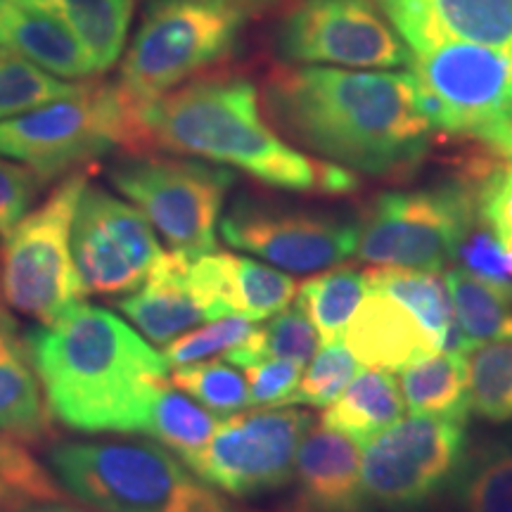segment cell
I'll list each match as a JSON object with an SVG mask.
<instances>
[{
    "mask_svg": "<svg viewBox=\"0 0 512 512\" xmlns=\"http://www.w3.org/2000/svg\"><path fill=\"white\" fill-rule=\"evenodd\" d=\"M264 107L294 147L354 174H401L430 147L411 72L285 64L266 79Z\"/></svg>",
    "mask_w": 512,
    "mask_h": 512,
    "instance_id": "obj_1",
    "label": "cell"
},
{
    "mask_svg": "<svg viewBox=\"0 0 512 512\" xmlns=\"http://www.w3.org/2000/svg\"><path fill=\"white\" fill-rule=\"evenodd\" d=\"M152 150L230 166L278 190L347 195L354 171L309 157L268 124L256 86L242 76H202L133 105L131 155Z\"/></svg>",
    "mask_w": 512,
    "mask_h": 512,
    "instance_id": "obj_2",
    "label": "cell"
},
{
    "mask_svg": "<svg viewBox=\"0 0 512 512\" xmlns=\"http://www.w3.org/2000/svg\"><path fill=\"white\" fill-rule=\"evenodd\" d=\"M27 349L48 413L74 432L140 434L169 382L164 354L117 313L83 302L31 330Z\"/></svg>",
    "mask_w": 512,
    "mask_h": 512,
    "instance_id": "obj_3",
    "label": "cell"
},
{
    "mask_svg": "<svg viewBox=\"0 0 512 512\" xmlns=\"http://www.w3.org/2000/svg\"><path fill=\"white\" fill-rule=\"evenodd\" d=\"M48 465L98 512H238L157 441H67L50 448Z\"/></svg>",
    "mask_w": 512,
    "mask_h": 512,
    "instance_id": "obj_4",
    "label": "cell"
},
{
    "mask_svg": "<svg viewBox=\"0 0 512 512\" xmlns=\"http://www.w3.org/2000/svg\"><path fill=\"white\" fill-rule=\"evenodd\" d=\"M252 12L221 0H152L117 86L133 105L162 98L233 53Z\"/></svg>",
    "mask_w": 512,
    "mask_h": 512,
    "instance_id": "obj_5",
    "label": "cell"
},
{
    "mask_svg": "<svg viewBox=\"0 0 512 512\" xmlns=\"http://www.w3.org/2000/svg\"><path fill=\"white\" fill-rule=\"evenodd\" d=\"M86 185V171H72L0 245V297L41 325L53 323L86 294L72 254L74 216Z\"/></svg>",
    "mask_w": 512,
    "mask_h": 512,
    "instance_id": "obj_6",
    "label": "cell"
},
{
    "mask_svg": "<svg viewBox=\"0 0 512 512\" xmlns=\"http://www.w3.org/2000/svg\"><path fill=\"white\" fill-rule=\"evenodd\" d=\"M131 143L133 102L117 83L86 81L74 95L0 121V157L29 166L46 183L114 147L131 152Z\"/></svg>",
    "mask_w": 512,
    "mask_h": 512,
    "instance_id": "obj_7",
    "label": "cell"
},
{
    "mask_svg": "<svg viewBox=\"0 0 512 512\" xmlns=\"http://www.w3.org/2000/svg\"><path fill=\"white\" fill-rule=\"evenodd\" d=\"M477 219L475 185L382 192L356 221V254L377 268L451 266Z\"/></svg>",
    "mask_w": 512,
    "mask_h": 512,
    "instance_id": "obj_8",
    "label": "cell"
},
{
    "mask_svg": "<svg viewBox=\"0 0 512 512\" xmlns=\"http://www.w3.org/2000/svg\"><path fill=\"white\" fill-rule=\"evenodd\" d=\"M110 181L124 200L143 211L171 252L188 261L219 252L223 202L235 183L228 169L147 152L114 164Z\"/></svg>",
    "mask_w": 512,
    "mask_h": 512,
    "instance_id": "obj_9",
    "label": "cell"
},
{
    "mask_svg": "<svg viewBox=\"0 0 512 512\" xmlns=\"http://www.w3.org/2000/svg\"><path fill=\"white\" fill-rule=\"evenodd\" d=\"M408 72L432 128L475 136L512 112V48L444 43L411 53Z\"/></svg>",
    "mask_w": 512,
    "mask_h": 512,
    "instance_id": "obj_10",
    "label": "cell"
},
{
    "mask_svg": "<svg viewBox=\"0 0 512 512\" xmlns=\"http://www.w3.org/2000/svg\"><path fill=\"white\" fill-rule=\"evenodd\" d=\"M467 451L465 422L413 415L377 434L361 458L363 489L373 508L415 512L456 477Z\"/></svg>",
    "mask_w": 512,
    "mask_h": 512,
    "instance_id": "obj_11",
    "label": "cell"
},
{
    "mask_svg": "<svg viewBox=\"0 0 512 512\" xmlns=\"http://www.w3.org/2000/svg\"><path fill=\"white\" fill-rule=\"evenodd\" d=\"M311 415L275 408L228 415L200 453L185 460L202 482L235 498L271 494L294 479L297 451L311 430Z\"/></svg>",
    "mask_w": 512,
    "mask_h": 512,
    "instance_id": "obj_12",
    "label": "cell"
},
{
    "mask_svg": "<svg viewBox=\"0 0 512 512\" xmlns=\"http://www.w3.org/2000/svg\"><path fill=\"white\" fill-rule=\"evenodd\" d=\"M275 46L287 64L399 69L411 50L375 0H297L280 22Z\"/></svg>",
    "mask_w": 512,
    "mask_h": 512,
    "instance_id": "obj_13",
    "label": "cell"
},
{
    "mask_svg": "<svg viewBox=\"0 0 512 512\" xmlns=\"http://www.w3.org/2000/svg\"><path fill=\"white\" fill-rule=\"evenodd\" d=\"M72 254L86 294L119 297L136 292L164 252L136 204L86 185L74 216Z\"/></svg>",
    "mask_w": 512,
    "mask_h": 512,
    "instance_id": "obj_14",
    "label": "cell"
},
{
    "mask_svg": "<svg viewBox=\"0 0 512 512\" xmlns=\"http://www.w3.org/2000/svg\"><path fill=\"white\" fill-rule=\"evenodd\" d=\"M221 238L275 268L316 273L356 254V221L240 197L219 223Z\"/></svg>",
    "mask_w": 512,
    "mask_h": 512,
    "instance_id": "obj_15",
    "label": "cell"
},
{
    "mask_svg": "<svg viewBox=\"0 0 512 512\" xmlns=\"http://www.w3.org/2000/svg\"><path fill=\"white\" fill-rule=\"evenodd\" d=\"M411 53L444 43L512 48V0H375Z\"/></svg>",
    "mask_w": 512,
    "mask_h": 512,
    "instance_id": "obj_16",
    "label": "cell"
},
{
    "mask_svg": "<svg viewBox=\"0 0 512 512\" xmlns=\"http://www.w3.org/2000/svg\"><path fill=\"white\" fill-rule=\"evenodd\" d=\"M188 287L209 320L240 316L254 323L287 309L299 285L256 259L211 252L190 261Z\"/></svg>",
    "mask_w": 512,
    "mask_h": 512,
    "instance_id": "obj_17",
    "label": "cell"
},
{
    "mask_svg": "<svg viewBox=\"0 0 512 512\" xmlns=\"http://www.w3.org/2000/svg\"><path fill=\"white\" fill-rule=\"evenodd\" d=\"M292 512H373L361 479V453L347 434L311 427L294 463Z\"/></svg>",
    "mask_w": 512,
    "mask_h": 512,
    "instance_id": "obj_18",
    "label": "cell"
},
{
    "mask_svg": "<svg viewBox=\"0 0 512 512\" xmlns=\"http://www.w3.org/2000/svg\"><path fill=\"white\" fill-rule=\"evenodd\" d=\"M344 347L366 368L403 370L418 358L439 351L420 320L389 294L368 292L347 330Z\"/></svg>",
    "mask_w": 512,
    "mask_h": 512,
    "instance_id": "obj_19",
    "label": "cell"
},
{
    "mask_svg": "<svg viewBox=\"0 0 512 512\" xmlns=\"http://www.w3.org/2000/svg\"><path fill=\"white\" fill-rule=\"evenodd\" d=\"M188 266L181 254H162L145 283L117 304L150 342L162 347L209 320L188 287Z\"/></svg>",
    "mask_w": 512,
    "mask_h": 512,
    "instance_id": "obj_20",
    "label": "cell"
},
{
    "mask_svg": "<svg viewBox=\"0 0 512 512\" xmlns=\"http://www.w3.org/2000/svg\"><path fill=\"white\" fill-rule=\"evenodd\" d=\"M0 46L27 57L64 81H86L98 74L93 57L46 12L19 0H0Z\"/></svg>",
    "mask_w": 512,
    "mask_h": 512,
    "instance_id": "obj_21",
    "label": "cell"
},
{
    "mask_svg": "<svg viewBox=\"0 0 512 512\" xmlns=\"http://www.w3.org/2000/svg\"><path fill=\"white\" fill-rule=\"evenodd\" d=\"M0 432L27 444L46 439L50 413L27 342H19L12 318L0 309Z\"/></svg>",
    "mask_w": 512,
    "mask_h": 512,
    "instance_id": "obj_22",
    "label": "cell"
},
{
    "mask_svg": "<svg viewBox=\"0 0 512 512\" xmlns=\"http://www.w3.org/2000/svg\"><path fill=\"white\" fill-rule=\"evenodd\" d=\"M368 290L382 292L406 306L439 351L467 354V342L460 330L456 311L446 278L437 271H418V268H373L366 273Z\"/></svg>",
    "mask_w": 512,
    "mask_h": 512,
    "instance_id": "obj_23",
    "label": "cell"
},
{
    "mask_svg": "<svg viewBox=\"0 0 512 512\" xmlns=\"http://www.w3.org/2000/svg\"><path fill=\"white\" fill-rule=\"evenodd\" d=\"M41 10L72 31L93 57L98 74L110 72L124 57L131 29L133 0H19Z\"/></svg>",
    "mask_w": 512,
    "mask_h": 512,
    "instance_id": "obj_24",
    "label": "cell"
},
{
    "mask_svg": "<svg viewBox=\"0 0 512 512\" xmlns=\"http://www.w3.org/2000/svg\"><path fill=\"white\" fill-rule=\"evenodd\" d=\"M406 401L399 384L387 370H361L347 384L337 401L320 418V425L347 434L356 444L366 446L377 434L401 420Z\"/></svg>",
    "mask_w": 512,
    "mask_h": 512,
    "instance_id": "obj_25",
    "label": "cell"
},
{
    "mask_svg": "<svg viewBox=\"0 0 512 512\" xmlns=\"http://www.w3.org/2000/svg\"><path fill=\"white\" fill-rule=\"evenodd\" d=\"M401 394L406 408L420 418L467 422L470 382L467 361L456 351H434L403 368Z\"/></svg>",
    "mask_w": 512,
    "mask_h": 512,
    "instance_id": "obj_26",
    "label": "cell"
},
{
    "mask_svg": "<svg viewBox=\"0 0 512 512\" xmlns=\"http://www.w3.org/2000/svg\"><path fill=\"white\" fill-rule=\"evenodd\" d=\"M444 278L467 342V354L486 342H510L512 283L486 280L463 266H453Z\"/></svg>",
    "mask_w": 512,
    "mask_h": 512,
    "instance_id": "obj_27",
    "label": "cell"
},
{
    "mask_svg": "<svg viewBox=\"0 0 512 512\" xmlns=\"http://www.w3.org/2000/svg\"><path fill=\"white\" fill-rule=\"evenodd\" d=\"M451 491L460 512H512V434L467 448Z\"/></svg>",
    "mask_w": 512,
    "mask_h": 512,
    "instance_id": "obj_28",
    "label": "cell"
},
{
    "mask_svg": "<svg viewBox=\"0 0 512 512\" xmlns=\"http://www.w3.org/2000/svg\"><path fill=\"white\" fill-rule=\"evenodd\" d=\"M219 422V415L207 411L171 382H164V387L152 399L140 434H147L157 444L174 451L185 463L209 444Z\"/></svg>",
    "mask_w": 512,
    "mask_h": 512,
    "instance_id": "obj_29",
    "label": "cell"
},
{
    "mask_svg": "<svg viewBox=\"0 0 512 512\" xmlns=\"http://www.w3.org/2000/svg\"><path fill=\"white\" fill-rule=\"evenodd\" d=\"M368 292V278L356 268H332L297 287V306L309 316L323 344L339 342Z\"/></svg>",
    "mask_w": 512,
    "mask_h": 512,
    "instance_id": "obj_30",
    "label": "cell"
},
{
    "mask_svg": "<svg viewBox=\"0 0 512 512\" xmlns=\"http://www.w3.org/2000/svg\"><path fill=\"white\" fill-rule=\"evenodd\" d=\"M318 339L309 316L294 306L275 313L264 328L254 330L240 347L230 349L226 361L240 368L264 361H292L304 366L316 354Z\"/></svg>",
    "mask_w": 512,
    "mask_h": 512,
    "instance_id": "obj_31",
    "label": "cell"
},
{
    "mask_svg": "<svg viewBox=\"0 0 512 512\" xmlns=\"http://www.w3.org/2000/svg\"><path fill=\"white\" fill-rule=\"evenodd\" d=\"M53 472L34 458L22 441L0 432V512H22L34 505L64 501Z\"/></svg>",
    "mask_w": 512,
    "mask_h": 512,
    "instance_id": "obj_32",
    "label": "cell"
},
{
    "mask_svg": "<svg viewBox=\"0 0 512 512\" xmlns=\"http://www.w3.org/2000/svg\"><path fill=\"white\" fill-rule=\"evenodd\" d=\"M83 83L86 81L57 79L27 57L0 46V121L74 95Z\"/></svg>",
    "mask_w": 512,
    "mask_h": 512,
    "instance_id": "obj_33",
    "label": "cell"
},
{
    "mask_svg": "<svg viewBox=\"0 0 512 512\" xmlns=\"http://www.w3.org/2000/svg\"><path fill=\"white\" fill-rule=\"evenodd\" d=\"M470 411L491 422L512 420V339L486 342L467 361Z\"/></svg>",
    "mask_w": 512,
    "mask_h": 512,
    "instance_id": "obj_34",
    "label": "cell"
},
{
    "mask_svg": "<svg viewBox=\"0 0 512 512\" xmlns=\"http://www.w3.org/2000/svg\"><path fill=\"white\" fill-rule=\"evenodd\" d=\"M169 382L219 418H228L249 406L247 377L228 361H197L190 366H178L169 375Z\"/></svg>",
    "mask_w": 512,
    "mask_h": 512,
    "instance_id": "obj_35",
    "label": "cell"
},
{
    "mask_svg": "<svg viewBox=\"0 0 512 512\" xmlns=\"http://www.w3.org/2000/svg\"><path fill=\"white\" fill-rule=\"evenodd\" d=\"M358 373L356 358L344 347V342H325L323 347L316 349L309 368L299 380L297 389L285 401V406H306L328 408L332 401L339 399V394L347 389V384L354 380Z\"/></svg>",
    "mask_w": 512,
    "mask_h": 512,
    "instance_id": "obj_36",
    "label": "cell"
},
{
    "mask_svg": "<svg viewBox=\"0 0 512 512\" xmlns=\"http://www.w3.org/2000/svg\"><path fill=\"white\" fill-rule=\"evenodd\" d=\"M254 332L252 320L240 316H226L219 320H211L200 330L183 332L174 342L166 344L162 351L169 368L174 366H190V363L204 361L216 354H228L230 349L240 347L245 339Z\"/></svg>",
    "mask_w": 512,
    "mask_h": 512,
    "instance_id": "obj_37",
    "label": "cell"
},
{
    "mask_svg": "<svg viewBox=\"0 0 512 512\" xmlns=\"http://www.w3.org/2000/svg\"><path fill=\"white\" fill-rule=\"evenodd\" d=\"M477 214L496 233L505 252H512V162L489 166L475 185Z\"/></svg>",
    "mask_w": 512,
    "mask_h": 512,
    "instance_id": "obj_38",
    "label": "cell"
},
{
    "mask_svg": "<svg viewBox=\"0 0 512 512\" xmlns=\"http://www.w3.org/2000/svg\"><path fill=\"white\" fill-rule=\"evenodd\" d=\"M43 181L29 166L0 157V245L31 211Z\"/></svg>",
    "mask_w": 512,
    "mask_h": 512,
    "instance_id": "obj_39",
    "label": "cell"
},
{
    "mask_svg": "<svg viewBox=\"0 0 512 512\" xmlns=\"http://www.w3.org/2000/svg\"><path fill=\"white\" fill-rule=\"evenodd\" d=\"M456 261L465 271L482 275L486 280H498V283H512L508 278V268H505V249L498 242L496 233L486 223L477 219L470 230L465 233L463 242L458 247Z\"/></svg>",
    "mask_w": 512,
    "mask_h": 512,
    "instance_id": "obj_40",
    "label": "cell"
},
{
    "mask_svg": "<svg viewBox=\"0 0 512 512\" xmlns=\"http://www.w3.org/2000/svg\"><path fill=\"white\" fill-rule=\"evenodd\" d=\"M302 368L292 361H264L245 366L249 406H285L302 380Z\"/></svg>",
    "mask_w": 512,
    "mask_h": 512,
    "instance_id": "obj_41",
    "label": "cell"
},
{
    "mask_svg": "<svg viewBox=\"0 0 512 512\" xmlns=\"http://www.w3.org/2000/svg\"><path fill=\"white\" fill-rule=\"evenodd\" d=\"M472 138H477L479 143H484L491 152H496L498 157L512 162V117H503L489 124L482 131L475 133Z\"/></svg>",
    "mask_w": 512,
    "mask_h": 512,
    "instance_id": "obj_42",
    "label": "cell"
},
{
    "mask_svg": "<svg viewBox=\"0 0 512 512\" xmlns=\"http://www.w3.org/2000/svg\"><path fill=\"white\" fill-rule=\"evenodd\" d=\"M22 512H95V510H86V508H79V505H69L64 501H57V503L34 505V508H27Z\"/></svg>",
    "mask_w": 512,
    "mask_h": 512,
    "instance_id": "obj_43",
    "label": "cell"
},
{
    "mask_svg": "<svg viewBox=\"0 0 512 512\" xmlns=\"http://www.w3.org/2000/svg\"><path fill=\"white\" fill-rule=\"evenodd\" d=\"M221 3H233L249 12H259V10L271 8V5H275V3H280V0H221Z\"/></svg>",
    "mask_w": 512,
    "mask_h": 512,
    "instance_id": "obj_44",
    "label": "cell"
},
{
    "mask_svg": "<svg viewBox=\"0 0 512 512\" xmlns=\"http://www.w3.org/2000/svg\"><path fill=\"white\" fill-rule=\"evenodd\" d=\"M510 117H512V112H510Z\"/></svg>",
    "mask_w": 512,
    "mask_h": 512,
    "instance_id": "obj_45",
    "label": "cell"
}]
</instances>
